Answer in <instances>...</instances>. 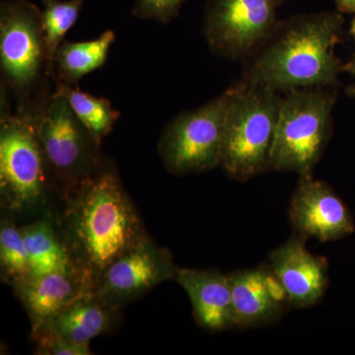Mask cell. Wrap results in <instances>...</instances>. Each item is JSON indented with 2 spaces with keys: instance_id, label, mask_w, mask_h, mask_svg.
I'll list each match as a JSON object with an SVG mask.
<instances>
[{
  "instance_id": "obj_2",
  "label": "cell",
  "mask_w": 355,
  "mask_h": 355,
  "mask_svg": "<svg viewBox=\"0 0 355 355\" xmlns=\"http://www.w3.org/2000/svg\"><path fill=\"white\" fill-rule=\"evenodd\" d=\"M343 18L322 12L288 21L248 70L244 80L273 91L331 87L343 64L336 55Z\"/></svg>"
},
{
  "instance_id": "obj_8",
  "label": "cell",
  "mask_w": 355,
  "mask_h": 355,
  "mask_svg": "<svg viewBox=\"0 0 355 355\" xmlns=\"http://www.w3.org/2000/svg\"><path fill=\"white\" fill-rule=\"evenodd\" d=\"M238 87L235 83L205 106L170 121L158 144L168 172L184 176L220 167L226 121Z\"/></svg>"
},
{
  "instance_id": "obj_10",
  "label": "cell",
  "mask_w": 355,
  "mask_h": 355,
  "mask_svg": "<svg viewBox=\"0 0 355 355\" xmlns=\"http://www.w3.org/2000/svg\"><path fill=\"white\" fill-rule=\"evenodd\" d=\"M178 268L169 250L159 247L147 235L100 275L92 294L121 310L158 284L175 279Z\"/></svg>"
},
{
  "instance_id": "obj_27",
  "label": "cell",
  "mask_w": 355,
  "mask_h": 355,
  "mask_svg": "<svg viewBox=\"0 0 355 355\" xmlns=\"http://www.w3.org/2000/svg\"><path fill=\"white\" fill-rule=\"evenodd\" d=\"M347 92H349V94L352 96V97H355V84L347 88Z\"/></svg>"
},
{
  "instance_id": "obj_12",
  "label": "cell",
  "mask_w": 355,
  "mask_h": 355,
  "mask_svg": "<svg viewBox=\"0 0 355 355\" xmlns=\"http://www.w3.org/2000/svg\"><path fill=\"white\" fill-rule=\"evenodd\" d=\"M306 240L296 234L268 256L270 270L286 291L289 305L296 309L317 304L330 284L328 261L311 254Z\"/></svg>"
},
{
  "instance_id": "obj_7",
  "label": "cell",
  "mask_w": 355,
  "mask_h": 355,
  "mask_svg": "<svg viewBox=\"0 0 355 355\" xmlns=\"http://www.w3.org/2000/svg\"><path fill=\"white\" fill-rule=\"evenodd\" d=\"M32 108L42 148L62 195L99 169L101 142L84 127L58 91Z\"/></svg>"
},
{
  "instance_id": "obj_18",
  "label": "cell",
  "mask_w": 355,
  "mask_h": 355,
  "mask_svg": "<svg viewBox=\"0 0 355 355\" xmlns=\"http://www.w3.org/2000/svg\"><path fill=\"white\" fill-rule=\"evenodd\" d=\"M32 277L67 270L73 266L67 246L51 216L21 226Z\"/></svg>"
},
{
  "instance_id": "obj_23",
  "label": "cell",
  "mask_w": 355,
  "mask_h": 355,
  "mask_svg": "<svg viewBox=\"0 0 355 355\" xmlns=\"http://www.w3.org/2000/svg\"><path fill=\"white\" fill-rule=\"evenodd\" d=\"M37 354L42 355H90L92 350L89 343H77L64 340L60 336H41L35 340Z\"/></svg>"
},
{
  "instance_id": "obj_6",
  "label": "cell",
  "mask_w": 355,
  "mask_h": 355,
  "mask_svg": "<svg viewBox=\"0 0 355 355\" xmlns=\"http://www.w3.org/2000/svg\"><path fill=\"white\" fill-rule=\"evenodd\" d=\"M334 105L329 87L296 89L282 97L270 170L313 176L331 139Z\"/></svg>"
},
{
  "instance_id": "obj_5",
  "label": "cell",
  "mask_w": 355,
  "mask_h": 355,
  "mask_svg": "<svg viewBox=\"0 0 355 355\" xmlns=\"http://www.w3.org/2000/svg\"><path fill=\"white\" fill-rule=\"evenodd\" d=\"M224 132L220 167L245 182L270 170L282 97L272 89L239 81Z\"/></svg>"
},
{
  "instance_id": "obj_25",
  "label": "cell",
  "mask_w": 355,
  "mask_h": 355,
  "mask_svg": "<svg viewBox=\"0 0 355 355\" xmlns=\"http://www.w3.org/2000/svg\"><path fill=\"white\" fill-rule=\"evenodd\" d=\"M342 70L343 71L347 72V73L352 74V76H355V53L349 62L343 64Z\"/></svg>"
},
{
  "instance_id": "obj_14",
  "label": "cell",
  "mask_w": 355,
  "mask_h": 355,
  "mask_svg": "<svg viewBox=\"0 0 355 355\" xmlns=\"http://www.w3.org/2000/svg\"><path fill=\"white\" fill-rule=\"evenodd\" d=\"M234 306L235 328H257L279 321L291 308L268 263L229 273Z\"/></svg>"
},
{
  "instance_id": "obj_1",
  "label": "cell",
  "mask_w": 355,
  "mask_h": 355,
  "mask_svg": "<svg viewBox=\"0 0 355 355\" xmlns=\"http://www.w3.org/2000/svg\"><path fill=\"white\" fill-rule=\"evenodd\" d=\"M60 196L64 207L53 220L72 263L94 284L114 260L147 236L120 177L106 161Z\"/></svg>"
},
{
  "instance_id": "obj_4",
  "label": "cell",
  "mask_w": 355,
  "mask_h": 355,
  "mask_svg": "<svg viewBox=\"0 0 355 355\" xmlns=\"http://www.w3.org/2000/svg\"><path fill=\"white\" fill-rule=\"evenodd\" d=\"M0 69L2 89L16 100V108L32 106L53 92L43 13L28 0L1 2Z\"/></svg>"
},
{
  "instance_id": "obj_17",
  "label": "cell",
  "mask_w": 355,
  "mask_h": 355,
  "mask_svg": "<svg viewBox=\"0 0 355 355\" xmlns=\"http://www.w3.org/2000/svg\"><path fill=\"white\" fill-rule=\"evenodd\" d=\"M114 41V32L107 30L90 41L62 42L53 62V83L72 87L78 86L84 76L104 65Z\"/></svg>"
},
{
  "instance_id": "obj_24",
  "label": "cell",
  "mask_w": 355,
  "mask_h": 355,
  "mask_svg": "<svg viewBox=\"0 0 355 355\" xmlns=\"http://www.w3.org/2000/svg\"><path fill=\"white\" fill-rule=\"evenodd\" d=\"M340 12L355 14V0H336Z\"/></svg>"
},
{
  "instance_id": "obj_3",
  "label": "cell",
  "mask_w": 355,
  "mask_h": 355,
  "mask_svg": "<svg viewBox=\"0 0 355 355\" xmlns=\"http://www.w3.org/2000/svg\"><path fill=\"white\" fill-rule=\"evenodd\" d=\"M0 119V197L11 214H42L51 191H58L50 166L35 127L34 112L16 108L12 113L8 94L1 90Z\"/></svg>"
},
{
  "instance_id": "obj_20",
  "label": "cell",
  "mask_w": 355,
  "mask_h": 355,
  "mask_svg": "<svg viewBox=\"0 0 355 355\" xmlns=\"http://www.w3.org/2000/svg\"><path fill=\"white\" fill-rule=\"evenodd\" d=\"M0 270L2 282L13 288L32 277L22 228L11 218L0 224Z\"/></svg>"
},
{
  "instance_id": "obj_11",
  "label": "cell",
  "mask_w": 355,
  "mask_h": 355,
  "mask_svg": "<svg viewBox=\"0 0 355 355\" xmlns=\"http://www.w3.org/2000/svg\"><path fill=\"white\" fill-rule=\"evenodd\" d=\"M289 219L297 235L320 242L354 234V216L333 188L313 176L300 177L291 198Z\"/></svg>"
},
{
  "instance_id": "obj_26",
  "label": "cell",
  "mask_w": 355,
  "mask_h": 355,
  "mask_svg": "<svg viewBox=\"0 0 355 355\" xmlns=\"http://www.w3.org/2000/svg\"><path fill=\"white\" fill-rule=\"evenodd\" d=\"M350 34L354 36L355 41V17L354 18V20H352V25H350Z\"/></svg>"
},
{
  "instance_id": "obj_19",
  "label": "cell",
  "mask_w": 355,
  "mask_h": 355,
  "mask_svg": "<svg viewBox=\"0 0 355 355\" xmlns=\"http://www.w3.org/2000/svg\"><path fill=\"white\" fill-rule=\"evenodd\" d=\"M55 90L64 96L77 119L98 141L101 142L113 130L120 119V112L114 109L106 98L83 92L78 86L55 84Z\"/></svg>"
},
{
  "instance_id": "obj_16",
  "label": "cell",
  "mask_w": 355,
  "mask_h": 355,
  "mask_svg": "<svg viewBox=\"0 0 355 355\" xmlns=\"http://www.w3.org/2000/svg\"><path fill=\"white\" fill-rule=\"evenodd\" d=\"M120 310L103 302L92 293L77 299L62 310L34 340L41 336H60L77 343H90L109 333L119 319Z\"/></svg>"
},
{
  "instance_id": "obj_13",
  "label": "cell",
  "mask_w": 355,
  "mask_h": 355,
  "mask_svg": "<svg viewBox=\"0 0 355 355\" xmlns=\"http://www.w3.org/2000/svg\"><path fill=\"white\" fill-rule=\"evenodd\" d=\"M92 279L76 266L64 270L31 277L14 287L31 322L32 338L41 331L67 306L92 293Z\"/></svg>"
},
{
  "instance_id": "obj_9",
  "label": "cell",
  "mask_w": 355,
  "mask_h": 355,
  "mask_svg": "<svg viewBox=\"0 0 355 355\" xmlns=\"http://www.w3.org/2000/svg\"><path fill=\"white\" fill-rule=\"evenodd\" d=\"M286 0H207L205 34L210 50L227 58L251 53L277 27Z\"/></svg>"
},
{
  "instance_id": "obj_15",
  "label": "cell",
  "mask_w": 355,
  "mask_h": 355,
  "mask_svg": "<svg viewBox=\"0 0 355 355\" xmlns=\"http://www.w3.org/2000/svg\"><path fill=\"white\" fill-rule=\"evenodd\" d=\"M175 280L188 294L193 317L200 328L212 333L235 328L228 275L214 270L179 268Z\"/></svg>"
},
{
  "instance_id": "obj_22",
  "label": "cell",
  "mask_w": 355,
  "mask_h": 355,
  "mask_svg": "<svg viewBox=\"0 0 355 355\" xmlns=\"http://www.w3.org/2000/svg\"><path fill=\"white\" fill-rule=\"evenodd\" d=\"M184 0H137L132 13L139 19L169 23L179 15Z\"/></svg>"
},
{
  "instance_id": "obj_21",
  "label": "cell",
  "mask_w": 355,
  "mask_h": 355,
  "mask_svg": "<svg viewBox=\"0 0 355 355\" xmlns=\"http://www.w3.org/2000/svg\"><path fill=\"white\" fill-rule=\"evenodd\" d=\"M84 2L85 0H43L42 13L51 79L55 53L67 33L78 19Z\"/></svg>"
}]
</instances>
